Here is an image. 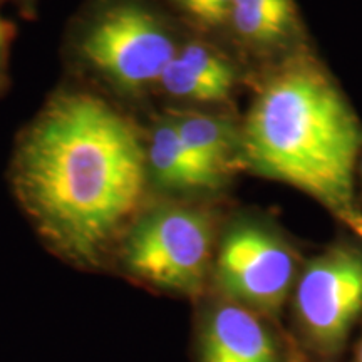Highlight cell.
I'll return each instance as SVG.
<instances>
[{
	"label": "cell",
	"mask_w": 362,
	"mask_h": 362,
	"mask_svg": "<svg viewBox=\"0 0 362 362\" xmlns=\"http://www.w3.org/2000/svg\"><path fill=\"white\" fill-rule=\"evenodd\" d=\"M146 148L119 111L89 93H59L17 146L12 181L40 238L79 269L110 264L139 215Z\"/></svg>",
	"instance_id": "1"
},
{
	"label": "cell",
	"mask_w": 362,
	"mask_h": 362,
	"mask_svg": "<svg viewBox=\"0 0 362 362\" xmlns=\"http://www.w3.org/2000/svg\"><path fill=\"white\" fill-rule=\"evenodd\" d=\"M240 144L243 165L309 194L362 240V126L322 67L293 59L275 71L253 99Z\"/></svg>",
	"instance_id": "2"
},
{
	"label": "cell",
	"mask_w": 362,
	"mask_h": 362,
	"mask_svg": "<svg viewBox=\"0 0 362 362\" xmlns=\"http://www.w3.org/2000/svg\"><path fill=\"white\" fill-rule=\"evenodd\" d=\"M220 230L216 215L206 208L161 203L139 211L111 264L134 284L194 304L210 292Z\"/></svg>",
	"instance_id": "3"
},
{
	"label": "cell",
	"mask_w": 362,
	"mask_h": 362,
	"mask_svg": "<svg viewBox=\"0 0 362 362\" xmlns=\"http://www.w3.org/2000/svg\"><path fill=\"white\" fill-rule=\"evenodd\" d=\"M284 324L305 362H342L362 324V240L304 260Z\"/></svg>",
	"instance_id": "4"
},
{
	"label": "cell",
	"mask_w": 362,
	"mask_h": 362,
	"mask_svg": "<svg viewBox=\"0 0 362 362\" xmlns=\"http://www.w3.org/2000/svg\"><path fill=\"white\" fill-rule=\"evenodd\" d=\"M304 260L282 230L238 216L220 230L210 292L284 322Z\"/></svg>",
	"instance_id": "5"
},
{
	"label": "cell",
	"mask_w": 362,
	"mask_h": 362,
	"mask_svg": "<svg viewBox=\"0 0 362 362\" xmlns=\"http://www.w3.org/2000/svg\"><path fill=\"white\" fill-rule=\"evenodd\" d=\"M79 51L107 83L138 93L160 81L178 49L160 16L146 4L112 0L90 19Z\"/></svg>",
	"instance_id": "6"
},
{
	"label": "cell",
	"mask_w": 362,
	"mask_h": 362,
	"mask_svg": "<svg viewBox=\"0 0 362 362\" xmlns=\"http://www.w3.org/2000/svg\"><path fill=\"white\" fill-rule=\"evenodd\" d=\"M192 362H305L284 322L208 292L194 302Z\"/></svg>",
	"instance_id": "7"
},
{
	"label": "cell",
	"mask_w": 362,
	"mask_h": 362,
	"mask_svg": "<svg viewBox=\"0 0 362 362\" xmlns=\"http://www.w3.org/2000/svg\"><path fill=\"white\" fill-rule=\"evenodd\" d=\"M171 121L194 160L220 183L243 163L240 134L221 117L187 111L175 115Z\"/></svg>",
	"instance_id": "8"
},
{
	"label": "cell",
	"mask_w": 362,
	"mask_h": 362,
	"mask_svg": "<svg viewBox=\"0 0 362 362\" xmlns=\"http://www.w3.org/2000/svg\"><path fill=\"white\" fill-rule=\"evenodd\" d=\"M146 158L148 171H151L163 188L175 192H205L220 188L221 185L194 160L171 119L163 121L153 131Z\"/></svg>",
	"instance_id": "9"
},
{
	"label": "cell",
	"mask_w": 362,
	"mask_h": 362,
	"mask_svg": "<svg viewBox=\"0 0 362 362\" xmlns=\"http://www.w3.org/2000/svg\"><path fill=\"white\" fill-rule=\"evenodd\" d=\"M296 0H233L228 25L252 44H277L297 29Z\"/></svg>",
	"instance_id": "10"
},
{
	"label": "cell",
	"mask_w": 362,
	"mask_h": 362,
	"mask_svg": "<svg viewBox=\"0 0 362 362\" xmlns=\"http://www.w3.org/2000/svg\"><path fill=\"white\" fill-rule=\"evenodd\" d=\"M158 83L170 96L189 103L226 101L233 90V84L221 83L203 74L187 64L178 54H175V57L171 59Z\"/></svg>",
	"instance_id": "11"
},
{
	"label": "cell",
	"mask_w": 362,
	"mask_h": 362,
	"mask_svg": "<svg viewBox=\"0 0 362 362\" xmlns=\"http://www.w3.org/2000/svg\"><path fill=\"white\" fill-rule=\"evenodd\" d=\"M178 11L203 29L228 25L233 0H171Z\"/></svg>",
	"instance_id": "12"
},
{
	"label": "cell",
	"mask_w": 362,
	"mask_h": 362,
	"mask_svg": "<svg viewBox=\"0 0 362 362\" xmlns=\"http://www.w3.org/2000/svg\"><path fill=\"white\" fill-rule=\"evenodd\" d=\"M346 359L347 362H362V324L359 325V329H357L354 341L351 344Z\"/></svg>",
	"instance_id": "13"
},
{
	"label": "cell",
	"mask_w": 362,
	"mask_h": 362,
	"mask_svg": "<svg viewBox=\"0 0 362 362\" xmlns=\"http://www.w3.org/2000/svg\"><path fill=\"white\" fill-rule=\"evenodd\" d=\"M359 173H361V180H362V160H361V165H359Z\"/></svg>",
	"instance_id": "14"
}]
</instances>
